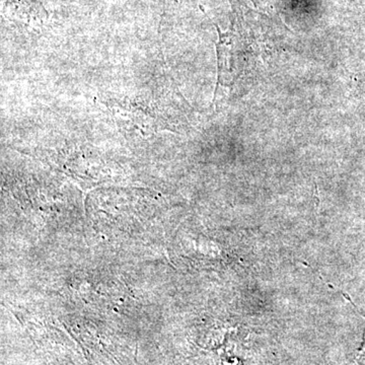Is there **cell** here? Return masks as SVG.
Masks as SVG:
<instances>
[{"instance_id": "6da1fadb", "label": "cell", "mask_w": 365, "mask_h": 365, "mask_svg": "<svg viewBox=\"0 0 365 365\" xmlns=\"http://www.w3.org/2000/svg\"><path fill=\"white\" fill-rule=\"evenodd\" d=\"M341 294H342L343 295H344L345 297V299H347L348 300H349L350 302H351V304H353V307H355V309H357V311L359 312L360 314H361V316H364V318H365V314H362L361 312L359 311V307H357L356 306H355L354 304H353V302L351 300V299H350L349 297H348L347 294H345L344 292H341ZM365 353V329H364V338H362V344H361V347L359 348V355H357V359H359L360 357L362 356V355H364Z\"/></svg>"}, {"instance_id": "7a4b0ae2", "label": "cell", "mask_w": 365, "mask_h": 365, "mask_svg": "<svg viewBox=\"0 0 365 365\" xmlns=\"http://www.w3.org/2000/svg\"><path fill=\"white\" fill-rule=\"evenodd\" d=\"M364 83H365V78H364Z\"/></svg>"}]
</instances>
